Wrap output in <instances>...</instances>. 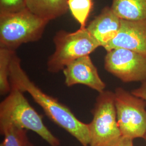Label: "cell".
Instances as JSON below:
<instances>
[{
    "mask_svg": "<svg viewBox=\"0 0 146 146\" xmlns=\"http://www.w3.org/2000/svg\"><path fill=\"white\" fill-rule=\"evenodd\" d=\"M9 81L11 86L30 94L52 122L74 136L82 146H90L88 124L78 120L68 107L44 93L31 81L22 68L21 60L15 52L9 65Z\"/></svg>",
    "mask_w": 146,
    "mask_h": 146,
    "instance_id": "1",
    "label": "cell"
},
{
    "mask_svg": "<svg viewBox=\"0 0 146 146\" xmlns=\"http://www.w3.org/2000/svg\"><path fill=\"white\" fill-rule=\"evenodd\" d=\"M8 96L0 104V122H9L26 130H30L50 146H60V141L43 123L42 116L31 106L23 93L11 85Z\"/></svg>",
    "mask_w": 146,
    "mask_h": 146,
    "instance_id": "2",
    "label": "cell"
},
{
    "mask_svg": "<svg viewBox=\"0 0 146 146\" xmlns=\"http://www.w3.org/2000/svg\"><path fill=\"white\" fill-rule=\"evenodd\" d=\"M49 22L27 8L0 14V48L15 52L23 43L39 40Z\"/></svg>",
    "mask_w": 146,
    "mask_h": 146,
    "instance_id": "3",
    "label": "cell"
},
{
    "mask_svg": "<svg viewBox=\"0 0 146 146\" xmlns=\"http://www.w3.org/2000/svg\"><path fill=\"white\" fill-rule=\"evenodd\" d=\"M55 49L48 60L47 69L50 73L63 70L69 64L79 58L89 55L101 45L87 28L69 33L58 31L54 37Z\"/></svg>",
    "mask_w": 146,
    "mask_h": 146,
    "instance_id": "4",
    "label": "cell"
},
{
    "mask_svg": "<svg viewBox=\"0 0 146 146\" xmlns=\"http://www.w3.org/2000/svg\"><path fill=\"white\" fill-rule=\"evenodd\" d=\"M89 123V146H113L122 136L118 125L114 93L104 90L99 93Z\"/></svg>",
    "mask_w": 146,
    "mask_h": 146,
    "instance_id": "5",
    "label": "cell"
},
{
    "mask_svg": "<svg viewBox=\"0 0 146 146\" xmlns=\"http://www.w3.org/2000/svg\"><path fill=\"white\" fill-rule=\"evenodd\" d=\"M117 120L122 135L143 138L146 133V101L122 88L114 92Z\"/></svg>",
    "mask_w": 146,
    "mask_h": 146,
    "instance_id": "6",
    "label": "cell"
},
{
    "mask_svg": "<svg viewBox=\"0 0 146 146\" xmlns=\"http://www.w3.org/2000/svg\"><path fill=\"white\" fill-rule=\"evenodd\" d=\"M104 68L125 83L146 82V56L132 50L117 48L107 52Z\"/></svg>",
    "mask_w": 146,
    "mask_h": 146,
    "instance_id": "7",
    "label": "cell"
},
{
    "mask_svg": "<svg viewBox=\"0 0 146 146\" xmlns=\"http://www.w3.org/2000/svg\"><path fill=\"white\" fill-rule=\"evenodd\" d=\"M104 48L107 52L123 48L146 56V20H122L117 35Z\"/></svg>",
    "mask_w": 146,
    "mask_h": 146,
    "instance_id": "8",
    "label": "cell"
},
{
    "mask_svg": "<svg viewBox=\"0 0 146 146\" xmlns=\"http://www.w3.org/2000/svg\"><path fill=\"white\" fill-rule=\"evenodd\" d=\"M65 84L68 87L75 84H84L99 93L103 92L106 84L100 78L98 69L89 55L75 60L62 70Z\"/></svg>",
    "mask_w": 146,
    "mask_h": 146,
    "instance_id": "9",
    "label": "cell"
},
{
    "mask_svg": "<svg viewBox=\"0 0 146 146\" xmlns=\"http://www.w3.org/2000/svg\"><path fill=\"white\" fill-rule=\"evenodd\" d=\"M121 21L109 7H106L101 13L87 27L90 34L99 42L101 47L106 45L115 37L120 31Z\"/></svg>",
    "mask_w": 146,
    "mask_h": 146,
    "instance_id": "10",
    "label": "cell"
},
{
    "mask_svg": "<svg viewBox=\"0 0 146 146\" xmlns=\"http://www.w3.org/2000/svg\"><path fill=\"white\" fill-rule=\"evenodd\" d=\"M27 8L38 17L50 21L64 15L68 0H26Z\"/></svg>",
    "mask_w": 146,
    "mask_h": 146,
    "instance_id": "11",
    "label": "cell"
},
{
    "mask_svg": "<svg viewBox=\"0 0 146 146\" xmlns=\"http://www.w3.org/2000/svg\"><path fill=\"white\" fill-rule=\"evenodd\" d=\"M110 8L122 20H146V0H113Z\"/></svg>",
    "mask_w": 146,
    "mask_h": 146,
    "instance_id": "12",
    "label": "cell"
},
{
    "mask_svg": "<svg viewBox=\"0 0 146 146\" xmlns=\"http://www.w3.org/2000/svg\"><path fill=\"white\" fill-rule=\"evenodd\" d=\"M1 134L4 140L0 146H28L30 143L26 129L9 122H0Z\"/></svg>",
    "mask_w": 146,
    "mask_h": 146,
    "instance_id": "13",
    "label": "cell"
},
{
    "mask_svg": "<svg viewBox=\"0 0 146 146\" xmlns=\"http://www.w3.org/2000/svg\"><path fill=\"white\" fill-rule=\"evenodd\" d=\"M14 51L0 48V93L9 94L11 90L9 81V65Z\"/></svg>",
    "mask_w": 146,
    "mask_h": 146,
    "instance_id": "14",
    "label": "cell"
},
{
    "mask_svg": "<svg viewBox=\"0 0 146 146\" xmlns=\"http://www.w3.org/2000/svg\"><path fill=\"white\" fill-rule=\"evenodd\" d=\"M69 9L73 17L80 25L86 28V22L93 6L92 0H68Z\"/></svg>",
    "mask_w": 146,
    "mask_h": 146,
    "instance_id": "15",
    "label": "cell"
},
{
    "mask_svg": "<svg viewBox=\"0 0 146 146\" xmlns=\"http://www.w3.org/2000/svg\"><path fill=\"white\" fill-rule=\"evenodd\" d=\"M26 8V0H0V14L14 13Z\"/></svg>",
    "mask_w": 146,
    "mask_h": 146,
    "instance_id": "16",
    "label": "cell"
},
{
    "mask_svg": "<svg viewBox=\"0 0 146 146\" xmlns=\"http://www.w3.org/2000/svg\"><path fill=\"white\" fill-rule=\"evenodd\" d=\"M131 93L136 96L146 101V82H142L139 88L133 90Z\"/></svg>",
    "mask_w": 146,
    "mask_h": 146,
    "instance_id": "17",
    "label": "cell"
},
{
    "mask_svg": "<svg viewBox=\"0 0 146 146\" xmlns=\"http://www.w3.org/2000/svg\"><path fill=\"white\" fill-rule=\"evenodd\" d=\"M133 140L131 137L122 136L117 142L113 146H134Z\"/></svg>",
    "mask_w": 146,
    "mask_h": 146,
    "instance_id": "18",
    "label": "cell"
},
{
    "mask_svg": "<svg viewBox=\"0 0 146 146\" xmlns=\"http://www.w3.org/2000/svg\"><path fill=\"white\" fill-rule=\"evenodd\" d=\"M28 146H34V145H33V144H32L31 143V142H30V143L29 144V145H28Z\"/></svg>",
    "mask_w": 146,
    "mask_h": 146,
    "instance_id": "19",
    "label": "cell"
},
{
    "mask_svg": "<svg viewBox=\"0 0 146 146\" xmlns=\"http://www.w3.org/2000/svg\"><path fill=\"white\" fill-rule=\"evenodd\" d=\"M143 139L145 140V141L146 142V134H145V136H144V137H143Z\"/></svg>",
    "mask_w": 146,
    "mask_h": 146,
    "instance_id": "20",
    "label": "cell"
}]
</instances>
